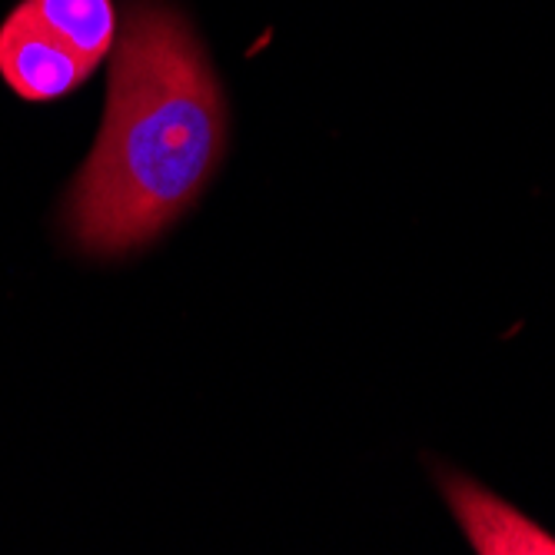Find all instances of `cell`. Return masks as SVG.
<instances>
[{"mask_svg": "<svg viewBox=\"0 0 555 555\" xmlns=\"http://www.w3.org/2000/svg\"><path fill=\"white\" fill-rule=\"evenodd\" d=\"M446 499L479 555H555V539L469 479H442Z\"/></svg>", "mask_w": 555, "mask_h": 555, "instance_id": "3957f363", "label": "cell"}, {"mask_svg": "<svg viewBox=\"0 0 555 555\" xmlns=\"http://www.w3.org/2000/svg\"><path fill=\"white\" fill-rule=\"evenodd\" d=\"M61 43H67L87 67H100L117 47L120 14L114 0H24L21 4Z\"/></svg>", "mask_w": 555, "mask_h": 555, "instance_id": "277c9868", "label": "cell"}, {"mask_svg": "<svg viewBox=\"0 0 555 555\" xmlns=\"http://www.w3.org/2000/svg\"><path fill=\"white\" fill-rule=\"evenodd\" d=\"M223 140V90L196 34L160 0H133L114 47L104 127L67 196L74 240L104 257L154 240L207 186Z\"/></svg>", "mask_w": 555, "mask_h": 555, "instance_id": "6da1fadb", "label": "cell"}, {"mask_svg": "<svg viewBox=\"0 0 555 555\" xmlns=\"http://www.w3.org/2000/svg\"><path fill=\"white\" fill-rule=\"evenodd\" d=\"M93 67L61 43L24 8L0 24V77L24 100H61L74 93Z\"/></svg>", "mask_w": 555, "mask_h": 555, "instance_id": "7a4b0ae2", "label": "cell"}]
</instances>
